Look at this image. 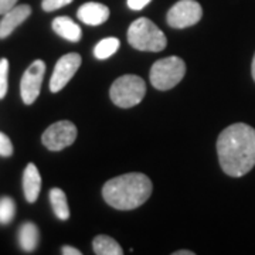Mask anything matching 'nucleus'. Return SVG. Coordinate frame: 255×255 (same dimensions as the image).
<instances>
[{
  "mask_svg": "<svg viewBox=\"0 0 255 255\" xmlns=\"http://www.w3.org/2000/svg\"><path fill=\"white\" fill-rule=\"evenodd\" d=\"M217 155L223 172L231 177L250 173L255 166V129L247 124H233L217 139Z\"/></svg>",
  "mask_w": 255,
  "mask_h": 255,
  "instance_id": "obj_1",
  "label": "nucleus"
},
{
  "mask_svg": "<svg viewBox=\"0 0 255 255\" xmlns=\"http://www.w3.org/2000/svg\"><path fill=\"white\" fill-rule=\"evenodd\" d=\"M152 182L143 173H127L114 177L104 184L102 197L117 210L140 207L152 194Z\"/></svg>",
  "mask_w": 255,
  "mask_h": 255,
  "instance_id": "obj_2",
  "label": "nucleus"
},
{
  "mask_svg": "<svg viewBox=\"0 0 255 255\" xmlns=\"http://www.w3.org/2000/svg\"><path fill=\"white\" fill-rule=\"evenodd\" d=\"M129 44L139 51L159 53L167 46V38L163 31L152 20L140 17L135 20L128 28Z\"/></svg>",
  "mask_w": 255,
  "mask_h": 255,
  "instance_id": "obj_3",
  "label": "nucleus"
},
{
  "mask_svg": "<svg viewBox=\"0 0 255 255\" xmlns=\"http://www.w3.org/2000/svg\"><path fill=\"white\" fill-rule=\"evenodd\" d=\"M186 74V64L180 57L170 55L162 60H157L152 68L149 78L152 85L159 91H167L174 88L182 81Z\"/></svg>",
  "mask_w": 255,
  "mask_h": 255,
  "instance_id": "obj_4",
  "label": "nucleus"
},
{
  "mask_svg": "<svg viewBox=\"0 0 255 255\" xmlns=\"http://www.w3.org/2000/svg\"><path fill=\"white\" fill-rule=\"evenodd\" d=\"M146 95L145 81L137 75H122L111 85L110 97L119 108H132Z\"/></svg>",
  "mask_w": 255,
  "mask_h": 255,
  "instance_id": "obj_5",
  "label": "nucleus"
},
{
  "mask_svg": "<svg viewBox=\"0 0 255 255\" xmlns=\"http://www.w3.org/2000/svg\"><path fill=\"white\" fill-rule=\"evenodd\" d=\"M203 17V9L196 0H179L167 11V23L173 28H186L197 24Z\"/></svg>",
  "mask_w": 255,
  "mask_h": 255,
  "instance_id": "obj_6",
  "label": "nucleus"
},
{
  "mask_svg": "<svg viewBox=\"0 0 255 255\" xmlns=\"http://www.w3.org/2000/svg\"><path fill=\"white\" fill-rule=\"evenodd\" d=\"M77 139V128L70 121H58L47 128L41 135V142L48 150L58 152L73 145Z\"/></svg>",
  "mask_w": 255,
  "mask_h": 255,
  "instance_id": "obj_7",
  "label": "nucleus"
},
{
  "mask_svg": "<svg viewBox=\"0 0 255 255\" xmlns=\"http://www.w3.org/2000/svg\"><path fill=\"white\" fill-rule=\"evenodd\" d=\"M44 74H46V63L43 60L33 61L23 74L20 81V95L26 105L34 104L38 98Z\"/></svg>",
  "mask_w": 255,
  "mask_h": 255,
  "instance_id": "obj_8",
  "label": "nucleus"
},
{
  "mask_svg": "<svg viewBox=\"0 0 255 255\" xmlns=\"http://www.w3.org/2000/svg\"><path fill=\"white\" fill-rule=\"evenodd\" d=\"M81 61V55L77 53H70L60 57V60L55 63L54 71L50 80V91L54 94L61 91L78 71Z\"/></svg>",
  "mask_w": 255,
  "mask_h": 255,
  "instance_id": "obj_9",
  "label": "nucleus"
},
{
  "mask_svg": "<svg viewBox=\"0 0 255 255\" xmlns=\"http://www.w3.org/2000/svg\"><path fill=\"white\" fill-rule=\"evenodd\" d=\"M31 14V7L28 4H16L11 10L3 14L0 20V38L9 37L16 28L24 23Z\"/></svg>",
  "mask_w": 255,
  "mask_h": 255,
  "instance_id": "obj_10",
  "label": "nucleus"
},
{
  "mask_svg": "<svg viewBox=\"0 0 255 255\" xmlns=\"http://www.w3.org/2000/svg\"><path fill=\"white\" fill-rule=\"evenodd\" d=\"M77 16L88 26H100L110 18V9L102 3L88 1L78 9Z\"/></svg>",
  "mask_w": 255,
  "mask_h": 255,
  "instance_id": "obj_11",
  "label": "nucleus"
},
{
  "mask_svg": "<svg viewBox=\"0 0 255 255\" xmlns=\"http://www.w3.org/2000/svg\"><path fill=\"white\" fill-rule=\"evenodd\" d=\"M41 190V176L34 163H28L23 173V191L28 203H36Z\"/></svg>",
  "mask_w": 255,
  "mask_h": 255,
  "instance_id": "obj_12",
  "label": "nucleus"
},
{
  "mask_svg": "<svg viewBox=\"0 0 255 255\" xmlns=\"http://www.w3.org/2000/svg\"><path fill=\"white\" fill-rule=\"evenodd\" d=\"M51 27L55 31V34H58L71 43H78L81 40V27L74 21L73 18L67 17V16L55 17L51 23Z\"/></svg>",
  "mask_w": 255,
  "mask_h": 255,
  "instance_id": "obj_13",
  "label": "nucleus"
},
{
  "mask_svg": "<svg viewBox=\"0 0 255 255\" xmlns=\"http://www.w3.org/2000/svg\"><path fill=\"white\" fill-rule=\"evenodd\" d=\"M38 238H40V234H38V228L36 224L33 223L21 224V227L18 230V243L26 253H31L36 250Z\"/></svg>",
  "mask_w": 255,
  "mask_h": 255,
  "instance_id": "obj_14",
  "label": "nucleus"
},
{
  "mask_svg": "<svg viewBox=\"0 0 255 255\" xmlns=\"http://www.w3.org/2000/svg\"><path fill=\"white\" fill-rule=\"evenodd\" d=\"M92 248L97 255H122L124 250L114 238L108 236H97L92 241Z\"/></svg>",
  "mask_w": 255,
  "mask_h": 255,
  "instance_id": "obj_15",
  "label": "nucleus"
},
{
  "mask_svg": "<svg viewBox=\"0 0 255 255\" xmlns=\"http://www.w3.org/2000/svg\"><path fill=\"white\" fill-rule=\"evenodd\" d=\"M50 203L54 214L60 220H68L70 219V207H68V201L67 196L61 189L55 187L50 190Z\"/></svg>",
  "mask_w": 255,
  "mask_h": 255,
  "instance_id": "obj_16",
  "label": "nucleus"
},
{
  "mask_svg": "<svg viewBox=\"0 0 255 255\" xmlns=\"http://www.w3.org/2000/svg\"><path fill=\"white\" fill-rule=\"evenodd\" d=\"M119 46H121V43H119V40L117 37L104 38L94 48V55L98 60H107V58H110L111 55H114L118 51Z\"/></svg>",
  "mask_w": 255,
  "mask_h": 255,
  "instance_id": "obj_17",
  "label": "nucleus"
},
{
  "mask_svg": "<svg viewBox=\"0 0 255 255\" xmlns=\"http://www.w3.org/2000/svg\"><path fill=\"white\" fill-rule=\"evenodd\" d=\"M14 213H16V206L13 199L7 196L0 197V224L6 226L11 223V220L14 219Z\"/></svg>",
  "mask_w": 255,
  "mask_h": 255,
  "instance_id": "obj_18",
  "label": "nucleus"
},
{
  "mask_svg": "<svg viewBox=\"0 0 255 255\" xmlns=\"http://www.w3.org/2000/svg\"><path fill=\"white\" fill-rule=\"evenodd\" d=\"M9 60L1 58L0 60V100H3L7 94V87H9Z\"/></svg>",
  "mask_w": 255,
  "mask_h": 255,
  "instance_id": "obj_19",
  "label": "nucleus"
},
{
  "mask_svg": "<svg viewBox=\"0 0 255 255\" xmlns=\"http://www.w3.org/2000/svg\"><path fill=\"white\" fill-rule=\"evenodd\" d=\"M11 155H13V143L7 135L0 132V156L10 157Z\"/></svg>",
  "mask_w": 255,
  "mask_h": 255,
  "instance_id": "obj_20",
  "label": "nucleus"
},
{
  "mask_svg": "<svg viewBox=\"0 0 255 255\" xmlns=\"http://www.w3.org/2000/svg\"><path fill=\"white\" fill-rule=\"evenodd\" d=\"M73 0H43L41 1V7L44 11H54L70 4Z\"/></svg>",
  "mask_w": 255,
  "mask_h": 255,
  "instance_id": "obj_21",
  "label": "nucleus"
},
{
  "mask_svg": "<svg viewBox=\"0 0 255 255\" xmlns=\"http://www.w3.org/2000/svg\"><path fill=\"white\" fill-rule=\"evenodd\" d=\"M150 1H152V0H127L128 7L130 10H135V11L146 7Z\"/></svg>",
  "mask_w": 255,
  "mask_h": 255,
  "instance_id": "obj_22",
  "label": "nucleus"
},
{
  "mask_svg": "<svg viewBox=\"0 0 255 255\" xmlns=\"http://www.w3.org/2000/svg\"><path fill=\"white\" fill-rule=\"evenodd\" d=\"M17 1L18 0H0V14H4L13 9L17 4Z\"/></svg>",
  "mask_w": 255,
  "mask_h": 255,
  "instance_id": "obj_23",
  "label": "nucleus"
},
{
  "mask_svg": "<svg viewBox=\"0 0 255 255\" xmlns=\"http://www.w3.org/2000/svg\"><path fill=\"white\" fill-rule=\"evenodd\" d=\"M61 253H63L64 255H81V251H80V250L68 246L63 247V251H61Z\"/></svg>",
  "mask_w": 255,
  "mask_h": 255,
  "instance_id": "obj_24",
  "label": "nucleus"
},
{
  "mask_svg": "<svg viewBox=\"0 0 255 255\" xmlns=\"http://www.w3.org/2000/svg\"><path fill=\"white\" fill-rule=\"evenodd\" d=\"M173 255H194L193 251H186V250H180V251H174Z\"/></svg>",
  "mask_w": 255,
  "mask_h": 255,
  "instance_id": "obj_25",
  "label": "nucleus"
},
{
  "mask_svg": "<svg viewBox=\"0 0 255 255\" xmlns=\"http://www.w3.org/2000/svg\"><path fill=\"white\" fill-rule=\"evenodd\" d=\"M251 74H253V78H254L255 81V54L254 58H253V64H251Z\"/></svg>",
  "mask_w": 255,
  "mask_h": 255,
  "instance_id": "obj_26",
  "label": "nucleus"
}]
</instances>
